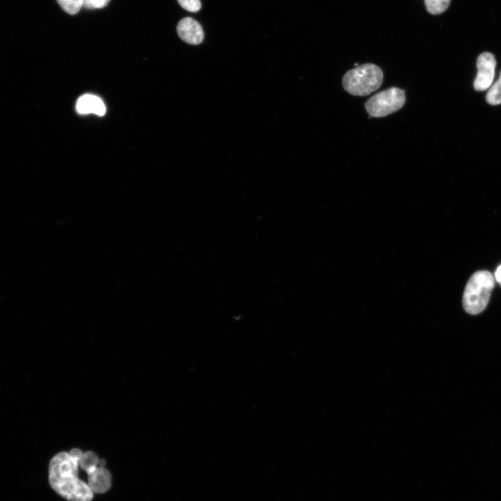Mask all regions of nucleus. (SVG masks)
<instances>
[{
  "label": "nucleus",
  "instance_id": "6e6552de",
  "mask_svg": "<svg viewBox=\"0 0 501 501\" xmlns=\"http://www.w3.org/2000/svg\"><path fill=\"white\" fill-rule=\"evenodd\" d=\"M76 110L80 114L94 113L102 116L105 114L106 106L98 96L85 94L77 100Z\"/></svg>",
  "mask_w": 501,
  "mask_h": 501
},
{
  "label": "nucleus",
  "instance_id": "ddd939ff",
  "mask_svg": "<svg viewBox=\"0 0 501 501\" xmlns=\"http://www.w3.org/2000/svg\"><path fill=\"white\" fill-rule=\"evenodd\" d=\"M83 6L87 8H102L105 7L110 0H83Z\"/></svg>",
  "mask_w": 501,
  "mask_h": 501
},
{
  "label": "nucleus",
  "instance_id": "39448f33",
  "mask_svg": "<svg viewBox=\"0 0 501 501\" xmlns=\"http://www.w3.org/2000/svg\"><path fill=\"white\" fill-rule=\"evenodd\" d=\"M496 61L493 54L484 52L477 61V73L474 81L476 90L483 91L490 88L495 76Z\"/></svg>",
  "mask_w": 501,
  "mask_h": 501
},
{
  "label": "nucleus",
  "instance_id": "0eeeda50",
  "mask_svg": "<svg viewBox=\"0 0 501 501\" xmlns=\"http://www.w3.org/2000/svg\"><path fill=\"white\" fill-rule=\"evenodd\" d=\"M177 31L180 38L191 45H198L204 38L200 24L191 17L181 19L177 24Z\"/></svg>",
  "mask_w": 501,
  "mask_h": 501
},
{
  "label": "nucleus",
  "instance_id": "20e7f679",
  "mask_svg": "<svg viewBox=\"0 0 501 501\" xmlns=\"http://www.w3.org/2000/svg\"><path fill=\"white\" fill-rule=\"evenodd\" d=\"M405 102V90L391 87L368 99L365 107L370 116L381 118L398 111L403 107Z\"/></svg>",
  "mask_w": 501,
  "mask_h": 501
},
{
  "label": "nucleus",
  "instance_id": "7ed1b4c3",
  "mask_svg": "<svg viewBox=\"0 0 501 501\" xmlns=\"http://www.w3.org/2000/svg\"><path fill=\"white\" fill-rule=\"evenodd\" d=\"M494 278L488 271H478L468 280L463 295V306L470 315H477L486 307L492 289Z\"/></svg>",
  "mask_w": 501,
  "mask_h": 501
},
{
  "label": "nucleus",
  "instance_id": "9b49d317",
  "mask_svg": "<svg viewBox=\"0 0 501 501\" xmlns=\"http://www.w3.org/2000/svg\"><path fill=\"white\" fill-rule=\"evenodd\" d=\"M60 6L68 14H77L83 6V0H57Z\"/></svg>",
  "mask_w": 501,
  "mask_h": 501
},
{
  "label": "nucleus",
  "instance_id": "f03ea898",
  "mask_svg": "<svg viewBox=\"0 0 501 501\" xmlns=\"http://www.w3.org/2000/svg\"><path fill=\"white\" fill-rule=\"evenodd\" d=\"M382 70L373 63L358 65L345 73L342 84L344 89L355 96H366L377 90L383 83Z\"/></svg>",
  "mask_w": 501,
  "mask_h": 501
},
{
  "label": "nucleus",
  "instance_id": "1a4fd4ad",
  "mask_svg": "<svg viewBox=\"0 0 501 501\" xmlns=\"http://www.w3.org/2000/svg\"><path fill=\"white\" fill-rule=\"evenodd\" d=\"M427 11L433 15H438L447 10L450 0H424Z\"/></svg>",
  "mask_w": 501,
  "mask_h": 501
},
{
  "label": "nucleus",
  "instance_id": "423d86ee",
  "mask_svg": "<svg viewBox=\"0 0 501 501\" xmlns=\"http://www.w3.org/2000/svg\"><path fill=\"white\" fill-rule=\"evenodd\" d=\"M88 475V485L96 493L107 491L111 486V475L103 466L97 467V464L91 465L84 469Z\"/></svg>",
  "mask_w": 501,
  "mask_h": 501
},
{
  "label": "nucleus",
  "instance_id": "f257e3e1",
  "mask_svg": "<svg viewBox=\"0 0 501 501\" xmlns=\"http://www.w3.org/2000/svg\"><path fill=\"white\" fill-rule=\"evenodd\" d=\"M79 459L65 452L56 454L49 464V483L57 494L67 501H91L93 491L78 477Z\"/></svg>",
  "mask_w": 501,
  "mask_h": 501
},
{
  "label": "nucleus",
  "instance_id": "f8f14e48",
  "mask_svg": "<svg viewBox=\"0 0 501 501\" xmlns=\"http://www.w3.org/2000/svg\"><path fill=\"white\" fill-rule=\"evenodd\" d=\"M180 5L190 12H197L201 8L200 0H177Z\"/></svg>",
  "mask_w": 501,
  "mask_h": 501
},
{
  "label": "nucleus",
  "instance_id": "4468645a",
  "mask_svg": "<svg viewBox=\"0 0 501 501\" xmlns=\"http://www.w3.org/2000/svg\"><path fill=\"white\" fill-rule=\"evenodd\" d=\"M495 278L497 282L501 284V264L497 268L495 271Z\"/></svg>",
  "mask_w": 501,
  "mask_h": 501
},
{
  "label": "nucleus",
  "instance_id": "9d476101",
  "mask_svg": "<svg viewBox=\"0 0 501 501\" xmlns=\"http://www.w3.org/2000/svg\"><path fill=\"white\" fill-rule=\"evenodd\" d=\"M486 100L491 105L501 104V72L498 81L488 90Z\"/></svg>",
  "mask_w": 501,
  "mask_h": 501
}]
</instances>
